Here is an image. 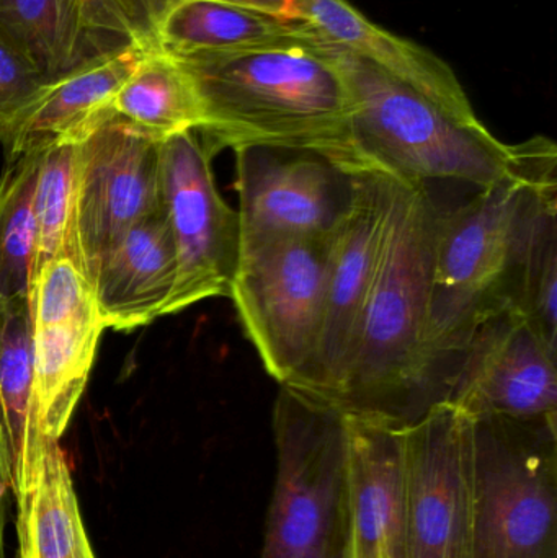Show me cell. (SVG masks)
Instances as JSON below:
<instances>
[{
	"label": "cell",
	"mask_w": 557,
	"mask_h": 558,
	"mask_svg": "<svg viewBox=\"0 0 557 558\" xmlns=\"http://www.w3.org/2000/svg\"><path fill=\"white\" fill-rule=\"evenodd\" d=\"M19 505V558H74L88 543L61 442L46 448Z\"/></svg>",
	"instance_id": "21"
},
{
	"label": "cell",
	"mask_w": 557,
	"mask_h": 558,
	"mask_svg": "<svg viewBox=\"0 0 557 558\" xmlns=\"http://www.w3.org/2000/svg\"><path fill=\"white\" fill-rule=\"evenodd\" d=\"M388 177L391 202L378 262L332 402L346 413L409 425L438 403L425 331L441 209L428 185Z\"/></svg>",
	"instance_id": "3"
},
{
	"label": "cell",
	"mask_w": 557,
	"mask_h": 558,
	"mask_svg": "<svg viewBox=\"0 0 557 558\" xmlns=\"http://www.w3.org/2000/svg\"><path fill=\"white\" fill-rule=\"evenodd\" d=\"M336 238L241 247L229 298L245 337L280 386H298L316 356Z\"/></svg>",
	"instance_id": "7"
},
{
	"label": "cell",
	"mask_w": 557,
	"mask_h": 558,
	"mask_svg": "<svg viewBox=\"0 0 557 558\" xmlns=\"http://www.w3.org/2000/svg\"><path fill=\"white\" fill-rule=\"evenodd\" d=\"M408 558H471L476 474L473 418L434 403L402 428Z\"/></svg>",
	"instance_id": "8"
},
{
	"label": "cell",
	"mask_w": 557,
	"mask_h": 558,
	"mask_svg": "<svg viewBox=\"0 0 557 558\" xmlns=\"http://www.w3.org/2000/svg\"><path fill=\"white\" fill-rule=\"evenodd\" d=\"M33 374L43 428L61 439L84 393L105 330L94 288L71 257L48 262L29 289Z\"/></svg>",
	"instance_id": "12"
},
{
	"label": "cell",
	"mask_w": 557,
	"mask_h": 558,
	"mask_svg": "<svg viewBox=\"0 0 557 558\" xmlns=\"http://www.w3.org/2000/svg\"><path fill=\"white\" fill-rule=\"evenodd\" d=\"M389 202L391 180L386 173L356 170L355 199L334 242L319 347L296 386L329 400L342 379L372 288Z\"/></svg>",
	"instance_id": "14"
},
{
	"label": "cell",
	"mask_w": 557,
	"mask_h": 558,
	"mask_svg": "<svg viewBox=\"0 0 557 558\" xmlns=\"http://www.w3.org/2000/svg\"><path fill=\"white\" fill-rule=\"evenodd\" d=\"M556 360L532 324L506 308L474 331L444 402L471 418H557Z\"/></svg>",
	"instance_id": "13"
},
{
	"label": "cell",
	"mask_w": 557,
	"mask_h": 558,
	"mask_svg": "<svg viewBox=\"0 0 557 558\" xmlns=\"http://www.w3.org/2000/svg\"><path fill=\"white\" fill-rule=\"evenodd\" d=\"M12 494L10 484L9 462H7L5 445H3L2 432H0V558L5 556V517L7 498Z\"/></svg>",
	"instance_id": "28"
},
{
	"label": "cell",
	"mask_w": 557,
	"mask_h": 558,
	"mask_svg": "<svg viewBox=\"0 0 557 558\" xmlns=\"http://www.w3.org/2000/svg\"><path fill=\"white\" fill-rule=\"evenodd\" d=\"M90 32L111 51H159V28L172 0H81Z\"/></svg>",
	"instance_id": "26"
},
{
	"label": "cell",
	"mask_w": 557,
	"mask_h": 558,
	"mask_svg": "<svg viewBox=\"0 0 557 558\" xmlns=\"http://www.w3.org/2000/svg\"><path fill=\"white\" fill-rule=\"evenodd\" d=\"M234 153L241 247L332 238L340 231L355 199V169L298 147L249 146Z\"/></svg>",
	"instance_id": "9"
},
{
	"label": "cell",
	"mask_w": 557,
	"mask_h": 558,
	"mask_svg": "<svg viewBox=\"0 0 557 558\" xmlns=\"http://www.w3.org/2000/svg\"><path fill=\"white\" fill-rule=\"evenodd\" d=\"M74 558H95L94 549H92L90 543L85 544Z\"/></svg>",
	"instance_id": "30"
},
{
	"label": "cell",
	"mask_w": 557,
	"mask_h": 558,
	"mask_svg": "<svg viewBox=\"0 0 557 558\" xmlns=\"http://www.w3.org/2000/svg\"><path fill=\"white\" fill-rule=\"evenodd\" d=\"M349 546L346 558H408L404 425L346 413Z\"/></svg>",
	"instance_id": "15"
},
{
	"label": "cell",
	"mask_w": 557,
	"mask_h": 558,
	"mask_svg": "<svg viewBox=\"0 0 557 558\" xmlns=\"http://www.w3.org/2000/svg\"><path fill=\"white\" fill-rule=\"evenodd\" d=\"M288 16L306 23L332 48L372 62L432 100L458 113H476L444 59L417 43L379 28L349 0H291Z\"/></svg>",
	"instance_id": "16"
},
{
	"label": "cell",
	"mask_w": 557,
	"mask_h": 558,
	"mask_svg": "<svg viewBox=\"0 0 557 558\" xmlns=\"http://www.w3.org/2000/svg\"><path fill=\"white\" fill-rule=\"evenodd\" d=\"M38 147L41 150L33 202L36 226L33 278L56 258L71 257L78 265L75 239L78 144L51 143Z\"/></svg>",
	"instance_id": "24"
},
{
	"label": "cell",
	"mask_w": 557,
	"mask_h": 558,
	"mask_svg": "<svg viewBox=\"0 0 557 558\" xmlns=\"http://www.w3.org/2000/svg\"><path fill=\"white\" fill-rule=\"evenodd\" d=\"M336 51L352 94L353 147L366 169L422 185L453 180L476 189L516 169L522 143H502L476 113H458L372 62Z\"/></svg>",
	"instance_id": "4"
},
{
	"label": "cell",
	"mask_w": 557,
	"mask_h": 558,
	"mask_svg": "<svg viewBox=\"0 0 557 558\" xmlns=\"http://www.w3.org/2000/svg\"><path fill=\"white\" fill-rule=\"evenodd\" d=\"M48 82L0 43V136L35 104Z\"/></svg>",
	"instance_id": "27"
},
{
	"label": "cell",
	"mask_w": 557,
	"mask_h": 558,
	"mask_svg": "<svg viewBox=\"0 0 557 558\" xmlns=\"http://www.w3.org/2000/svg\"><path fill=\"white\" fill-rule=\"evenodd\" d=\"M162 203L156 136L114 114L78 143L75 239L90 284L108 252Z\"/></svg>",
	"instance_id": "11"
},
{
	"label": "cell",
	"mask_w": 557,
	"mask_h": 558,
	"mask_svg": "<svg viewBox=\"0 0 557 558\" xmlns=\"http://www.w3.org/2000/svg\"><path fill=\"white\" fill-rule=\"evenodd\" d=\"M175 0H172V3ZM221 2L239 3V5L252 7V9L265 10V12L287 15L291 0H221Z\"/></svg>",
	"instance_id": "29"
},
{
	"label": "cell",
	"mask_w": 557,
	"mask_h": 558,
	"mask_svg": "<svg viewBox=\"0 0 557 558\" xmlns=\"http://www.w3.org/2000/svg\"><path fill=\"white\" fill-rule=\"evenodd\" d=\"M175 281V242L162 203L101 260L92 281L101 324L126 331L162 317Z\"/></svg>",
	"instance_id": "17"
},
{
	"label": "cell",
	"mask_w": 557,
	"mask_h": 558,
	"mask_svg": "<svg viewBox=\"0 0 557 558\" xmlns=\"http://www.w3.org/2000/svg\"><path fill=\"white\" fill-rule=\"evenodd\" d=\"M0 43L48 84L117 54L88 28L81 0H0Z\"/></svg>",
	"instance_id": "20"
},
{
	"label": "cell",
	"mask_w": 557,
	"mask_h": 558,
	"mask_svg": "<svg viewBox=\"0 0 557 558\" xmlns=\"http://www.w3.org/2000/svg\"><path fill=\"white\" fill-rule=\"evenodd\" d=\"M510 308L523 315L557 353V192L540 206Z\"/></svg>",
	"instance_id": "25"
},
{
	"label": "cell",
	"mask_w": 557,
	"mask_h": 558,
	"mask_svg": "<svg viewBox=\"0 0 557 558\" xmlns=\"http://www.w3.org/2000/svg\"><path fill=\"white\" fill-rule=\"evenodd\" d=\"M177 61L202 98L199 133L213 157L249 146L298 147L365 169L350 133L349 82L324 39Z\"/></svg>",
	"instance_id": "2"
},
{
	"label": "cell",
	"mask_w": 557,
	"mask_h": 558,
	"mask_svg": "<svg viewBox=\"0 0 557 558\" xmlns=\"http://www.w3.org/2000/svg\"><path fill=\"white\" fill-rule=\"evenodd\" d=\"M277 477L261 558H346V412L319 393L280 386L271 412Z\"/></svg>",
	"instance_id": "5"
},
{
	"label": "cell",
	"mask_w": 557,
	"mask_h": 558,
	"mask_svg": "<svg viewBox=\"0 0 557 558\" xmlns=\"http://www.w3.org/2000/svg\"><path fill=\"white\" fill-rule=\"evenodd\" d=\"M556 144L522 143L512 172L480 189L453 211H440L428 301L425 360L444 402L474 331L512 307L526 244L543 199L557 192Z\"/></svg>",
	"instance_id": "1"
},
{
	"label": "cell",
	"mask_w": 557,
	"mask_h": 558,
	"mask_svg": "<svg viewBox=\"0 0 557 558\" xmlns=\"http://www.w3.org/2000/svg\"><path fill=\"white\" fill-rule=\"evenodd\" d=\"M114 114L140 130L166 140L205 124L202 98L189 72L162 51L146 52L114 95Z\"/></svg>",
	"instance_id": "22"
},
{
	"label": "cell",
	"mask_w": 557,
	"mask_h": 558,
	"mask_svg": "<svg viewBox=\"0 0 557 558\" xmlns=\"http://www.w3.org/2000/svg\"><path fill=\"white\" fill-rule=\"evenodd\" d=\"M211 154L183 131L160 141L162 202L177 252V281L166 315L231 291L241 254L239 215L219 195Z\"/></svg>",
	"instance_id": "10"
},
{
	"label": "cell",
	"mask_w": 557,
	"mask_h": 558,
	"mask_svg": "<svg viewBox=\"0 0 557 558\" xmlns=\"http://www.w3.org/2000/svg\"><path fill=\"white\" fill-rule=\"evenodd\" d=\"M146 52L131 46L97 59L46 85L35 104L0 136L9 160L32 147L51 143L78 144L114 117V95Z\"/></svg>",
	"instance_id": "18"
},
{
	"label": "cell",
	"mask_w": 557,
	"mask_h": 558,
	"mask_svg": "<svg viewBox=\"0 0 557 558\" xmlns=\"http://www.w3.org/2000/svg\"><path fill=\"white\" fill-rule=\"evenodd\" d=\"M319 36L300 20L221 0H175L159 28V51L173 59L229 54Z\"/></svg>",
	"instance_id": "19"
},
{
	"label": "cell",
	"mask_w": 557,
	"mask_h": 558,
	"mask_svg": "<svg viewBox=\"0 0 557 558\" xmlns=\"http://www.w3.org/2000/svg\"><path fill=\"white\" fill-rule=\"evenodd\" d=\"M39 150L9 160L0 179V305L29 298L35 265V186Z\"/></svg>",
	"instance_id": "23"
},
{
	"label": "cell",
	"mask_w": 557,
	"mask_h": 558,
	"mask_svg": "<svg viewBox=\"0 0 557 558\" xmlns=\"http://www.w3.org/2000/svg\"><path fill=\"white\" fill-rule=\"evenodd\" d=\"M471 558H557V418H473Z\"/></svg>",
	"instance_id": "6"
}]
</instances>
